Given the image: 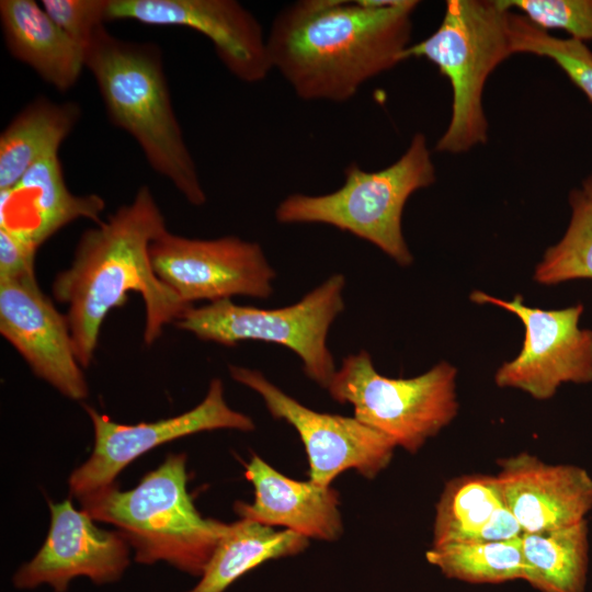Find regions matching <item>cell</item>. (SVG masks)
<instances>
[{"instance_id":"6da1fadb","label":"cell","mask_w":592,"mask_h":592,"mask_svg":"<svg viewBox=\"0 0 592 592\" xmlns=\"http://www.w3.org/2000/svg\"><path fill=\"white\" fill-rule=\"evenodd\" d=\"M415 0H300L267 34L272 68L306 101L346 102L401 61Z\"/></svg>"},{"instance_id":"7a4b0ae2","label":"cell","mask_w":592,"mask_h":592,"mask_svg":"<svg viewBox=\"0 0 592 592\" xmlns=\"http://www.w3.org/2000/svg\"><path fill=\"white\" fill-rule=\"evenodd\" d=\"M164 231V216L144 185L132 203L82 232L70 266L56 275L53 295L68 307L66 317L82 367L93 360L106 315L123 306L129 292L139 293L145 304L147 345L193 306L153 272L149 248Z\"/></svg>"},{"instance_id":"3957f363","label":"cell","mask_w":592,"mask_h":592,"mask_svg":"<svg viewBox=\"0 0 592 592\" xmlns=\"http://www.w3.org/2000/svg\"><path fill=\"white\" fill-rule=\"evenodd\" d=\"M110 121L140 146L148 163L194 206L206 202L195 162L174 114L160 49L101 27L86 48Z\"/></svg>"},{"instance_id":"277c9868","label":"cell","mask_w":592,"mask_h":592,"mask_svg":"<svg viewBox=\"0 0 592 592\" xmlns=\"http://www.w3.org/2000/svg\"><path fill=\"white\" fill-rule=\"evenodd\" d=\"M186 483V456L169 454L135 488L122 491L113 483L79 501L92 520L118 528L137 562L166 561L201 577L229 524L203 517Z\"/></svg>"},{"instance_id":"5b68a950","label":"cell","mask_w":592,"mask_h":592,"mask_svg":"<svg viewBox=\"0 0 592 592\" xmlns=\"http://www.w3.org/2000/svg\"><path fill=\"white\" fill-rule=\"evenodd\" d=\"M435 167L426 137L413 135L402 156L378 171L352 162L344 183L323 195L294 193L275 209L281 224H323L371 242L401 266L413 262L402 232V213L409 197L432 185Z\"/></svg>"},{"instance_id":"8992f818","label":"cell","mask_w":592,"mask_h":592,"mask_svg":"<svg viewBox=\"0 0 592 592\" xmlns=\"http://www.w3.org/2000/svg\"><path fill=\"white\" fill-rule=\"evenodd\" d=\"M509 13L499 0H448L436 31L403 50L401 61L425 58L452 87V115L436 151L465 153L487 143L483 89L492 71L513 55Z\"/></svg>"},{"instance_id":"52a82bcc","label":"cell","mask_w":592,"mask_h":592,"mask_svg":"<svg viewBox=\"0 0 592 592\" xmlns=\"http://www.w3.org/2000/svg\"><path fill=\"white\" fill-rule=\"evenodd\" d=\"M456 367L443 361L412 378H389L361 350L342 360L327 389L333 400L351 403L358 421L414 454L456 418Z\"/></svg>"},{"instance_id":"ba28073f","label":"cell","mask_w":592,"mask_h":592,"mask_svg":"<svg viewBox=\"0 0 592 592\" xmlns=\"http://www.w3.org/2000/svg\"><path fill=\"white\" fill-rule=\"evenodd\" d=\"M344 285L345 277L333 274L296 304L276 309L240 306L230 299L192 306L175 326L226 346L247 340L283 345L297 354L307 377L327 388L337 372L327 337L344 310Z\"/></svg>"},{"instance_id":"9c48e42d","label":"cell","mask_w":592,"mask_h":592,"mask_svg":"<svg viewBox=\"0 0 592 592\" xmlns=\"http://www.w3.org/2000/svg\"><path fill=\"white\" fill-rule=\"evenodd\" d=\"M470 299L510 311L524 326L520 353L494 375L498 387L520 389L536 400H547L562 384L592 382V330L579 327L582 304L540 309L526 306L520 294L506 300L481 291H474Z\"/></svg>"},{"instance_id":"30bf717a","label":"cell","mask_w":592,"mask_h":592,"mask_svg":"<svg viewBox=\"0 0 592 592\" xmlns=\"http://www.w3.org/2000/svg\"><path fill=\"white\" fill-rule=\"evenodd\" d=\"M149 255L156 275L190 305L273 293L276 273L261 246L236 236L202 240L167 230L151 242Z\"/></svg>"},{"instance_id":"8fae6325","label":"cell","mask_w":592,"mask_h":592,"mask_svg":"<svg viewBox=\"0 0 592 592\" xmlns=\"http://www.w3.org/2000/svg\"><path fill=\"white\" fill-rule=\"evenodd\" d=\"M231 378L259 394L271 415L289 423L304 443L311 481L330 487L346 469L375 478L397 447L385 434L356 418L317 412L292 398L258 369L228 366Z\"/></svg>"},{"instance_id":"7c38bea8","label":"cell","mask_w":592,"mask_h":592,"mask_svg":"<svg viewBox=\"0 0 592 592\" xmlns=\"http://www.w3.org/2000/svg\"><path fill=\"white\" fill-rule=\"evenodd\" d=\"M92 422L94 446L88 460L69 477L70 493L80 499L115 483L118 474L144 453L167 442L197 432L232 429L254 430L253 420L231 409L224 386L214 378L205 398L193 409L168 419L138 424H121L84 406Z\"/></svg>"},{"instance_id":"4fadbf2b","label":"cell","mask_w":592,"mask_h":592,"mask_svg":"<svg viewBox=\"0 0 592 592\" xmlns=\"http://www.w3.org/2000/svg\"><path fill=\"white\" fill-rule=\"evenodd\" d=\"M116 20L200 32L230 73L247 83L264 80L273 69L261 23L235 0H109L107 22Z\"/></svg>"},{"instance_id":"5bb4252c","label":"cell","mask_w":592,"mask_h":592,"mask_svg":"<svg viewBox=\"0 0 592 592\" xmlns=\"http://www.w3.org/2000/svg\"><path fill=\"white\" fill-rule=\"evenodd\" d=\"M0 333L33 373L64 396L82 400L89 394L76 356L66 315L34 280H0Z\"/></svg>"},{"instance_id":"9a60e30c","label":"cell","mask_w":592,"mask_h":592,"mask_svg":"<svg viewBox=\"0 0 592 592\" xmlns=\"http://www.w3.org/2000/svg\"><path fill=\"white\" fill-rule=\"evenodd\" d=\"M50 527L36 556L13 576L18 589L50 585L65 592L77 577L96 584L118 580L129 563V544L118 532L98 528L70 500L49 502Z\"/></svg>"},{"instance_id":"2e32d148","label":"cell","mask_w":592,"mask_h":592,"mask_svg":"<svg viewBox=\"0 0 592 592\" xmlns=\"http://www.w3.org/2000/svg\"><path fill=\"white\" fill-rule=\"evenodd\" d=\"M496 475L503 500L523 533L567 527L592 510V477L572 464H548L530 453L499 463Z\"/></svg>"},{"instance_id":"e0dca14e","label":"cell","mask_w":592,"mask_h":592,"mask_svg":"<svg viewBox=\"0 0 592 592\" xmlns=\"http://www.w3.org/2000/svg\"><path fill=\"white\" fill-rule=\"evenodd\" d=\"M104 208L100 195L69 191L58 153H54L34 163L15 184L0 190V229L37 250L78 218L99 224Z\"/></svg>"},{"instance_id":"ac0fdd59","label":"cell","mask_w":592,"mask_h":592,"mask_svg":"<svg viewBox=\"0 0 592 592\" xmlns=\"http://www.w3.org/2000/svg\"><path fill=\"white\" fill-rule=\"evenodd\" d=\"M254 501H237L235 512L266 526H284L307 538L332 542L343 532L339 493L311 480L298 481L275 470L258 455L246 465Z\"/></svg>"},{"instance_id":"d6986e66","label":"cell","mask_w":592,"mask_h":592,"mask_svg":"<svg viewBox=\"0 0 592 592\" xmlns=\"http://www.w3.org/2000/svg\"><path fill=\"white\" fill-rule=\"evenodd\" d=\"M522 534L496 475L467 474L445 483L435 505L432 546L506 540Z\"/></svg>"},{"instance_id":"ffe728a7","label":"cell","mask_w":592,"mask_h":592,"mask_svg":"<svg viewBox=\"0 0 592 592\" xmlns=\"http://www.w3.org/2000/svg\"><path fill=\"white\" fill-rule=\"evenodd\" d=\"M0 20L10 54L48 84L64 92L86 67V50L34 0H1Z\"/></svg>"},{"instance_id":"44dd1931","label":"cell","mask_w":592,"mask_h":592,"mask_svg":"<svg viewBox=\"0 0 592 592\" xmlns=\"http://www.w3.org/2000/svg\"><path fill=\"white\" fill-rule=\"evenodd\" d=\"M81 116L76 102L45 96L30 102L0 135V190L15 184L38 160L54 153Z\"/></svg>"},{"instance_id":"7402d4cb","label":"cell","mask_w":592,"mask_h":592,"mask_svg":"<svg viewBox=\"0 0 592 592\" xmlns=\"http://www.w3.org/2000/svg\"><path fill=\"white\" fill-rule=\"evenodd\" d=\"M308 538L289 530L247 520L228 525L198 583L187 592H224L242 574L270 559L296 555Z\"/></svg>"},{"instance_id":"603a6c76","label":"cell","mask_w":592,"mask_h":592,"mask_svg":"<svg viewBox=\"0 0 592 592\" xmlns=\"http://www.w3.org/2000/svg\"><path fill=\"white\" fill-rule=\"evenodd\" d=\"M523 580L540 592H584L589 568V524L523 533Z\"/></svg>"},{"instance_id":"cb8c5ba5","label":"cell","mask_w":592,"mask_h":592,"mask_svg":"<svg viewBox=\"0 0 592 592\" xmlns=\"http://www.w3.org/2000/svg\"><path fill=\"white\" fill-rule=\"evenodd\" d=\"M425 558L451 579L502 583L523 579L521 536L498 542H464L432 546Z\"/></svg>"},{"instance_id":"d4e9b609","label":"cell","mask_w":592,"mask_h":592,"mask_svg":"<svg viewBox=\"0 0 592 592\" xmlns=\"http://www.w3.org/2000/svg\"><path fill=\"white\" fill-rule=\"evenodd\" d=\"M569 204L571 216L562 238L536 265L534 280L542 285L592 280V203L581 190L573 189Z\"/></svg>"},{"instance_id":"484cf974","label":"cell","mask_w":592,"mask_h":592,"mask_svg":"<svg viewBox=\"0 0 592 592\" xmlns=\"http://www.w3.org/2000/svg\"><path fill=\"white\" fill-rule=\"evenodd\" d=\"M509 35L513 54H533L554 60L592 102V50L572 38H559L521 13H509Z\"/></svg>"},{"instance_id":"4316f807","label":"cell","mask_w":592,"mask_h":592,"mask_svg":"<svg viewBox=\"0 0 592 592\" xmlns=\"http://www.w3.org/2000/svg\"><path fill=\"white\" fill-rule=\"evenodd\" d=\"M508 10L516 9L538 27L566 31L584 44L592 41V0H499Z\"/></svg>"},{"instance_id":"83f0119b","label":"cell","mask_w":592,"mask_h":592,"mask_svg":"<svg viewBox=\"0 0 592 592\" xmlns=\"http://www.w3.org/2000/svg\"><path fill=\"white\" fill-rule=\"evenodd\" d=\"M52 20L84 50L107 22L109 0H42Z\"/></svg>"},{"instance_id":"f1b7e54d","label":"cell","mask_w":592,"mask_h":592,"mask_svg":"<svg viewBox=\"0 0 592 592\" xmlns=\"http://www.w3.org/2000/svg\"><path fill=\"white\" fill-rule=\"evenodd\" d=\"M36 249L0 229V280H34Z\"/></svg>"},{"instance_id":"f546056e","label":"cell","mask_w":592,"mask_h":592,"mask_svg":"<svg viewBox=\"0 0 592 592\" xmlns=\"http://www.w3.org/2000/svg\"><path fill=\"white\" fill-rule=\"evenodd\" d=\"M581 191L592 203V172L583 180Z\"/></svg>"}]
</instances>
